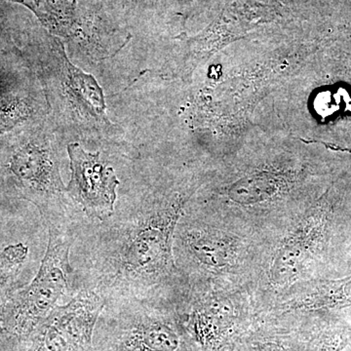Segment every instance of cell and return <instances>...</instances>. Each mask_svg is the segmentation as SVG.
I'll list each match as a JSON object with an SVG mask.
<instances>
[{"label": "cell", "mask_w": 351, "mask_h": 351, "mask_svg": "<svg viewBox=\"0 0 351 351\" xmlns=\"http://www.w3.org/2000/svg\"><path fill=\"white\" fill-rule=\"evenodd\" d=\"M317 143L254 127L239 151L205 179L208 200L234 216L260 217L306 209L326 189Z\"/></svg>", "instance_id": "6da1fadb"}, {"label": "cell", "mask_w": 351, "mask_h": 351, "mask_svg": "<svg viewBox=\"0 0 351 351\" xmlns=\"http://www.w3.org/2000/svg\"><path fill=\"white\" fill-rule=\"evenodd\" d=\"M205 177L188 176L152 191L135 211L113 223L93 254V288L110 301L141 300L179 274L175 233Z\"/></svg>", "instance_id": "7a4b0ae2"}, {"label": "cell", "mask_w": 351, "mask_h": 351, "mask_svg": "<svg viewBox=\"0 0 351 351\" xmlns=\"http://www.w3.org/2000/svg\"><path fill=\"white\" fill-rule=\"evenodd\" d=\"M304 46L225 47L201 64L204 80L191 98V126L205 136L208 160L233 156L254 128L258 106L311 55ZM197 66V68H198Z\"/></svg>", "instance_id": "3957f363"}, {"label": "cell", "mask_w": 351, "mask_h": 351, "mask_svg": "<svg viewBox=\"0 0 351 351\" xmlns=\"http://www.w3.org/2000/svg\"><path fill=\"white\" fill-rule=\"evenodd\" d=\"M101 313L94 351H198L179 307L152 300H122Z\"/></svg>", "instance_id": "277c9868"}, {"label": "cell", "mask_w": 351, "mask_h": 351, "mask_svg": "<svg viewBox=\"0 0 351 351\" xmlns=\"http://www.w3.org/2000/svg\"><path fill=\"white\" fill-rule=\"evenodd\" d=\"M255 247L246 234L233 226L182 217L174 239L179 272L207 280V289H228L244 276L255 258Z\"/></svg>", "instance_id": "5b68a950"}, {"label": "cell", "mask_w": 351, "mask_h": 351, "mask_svg": "<svg viewBox=\"0 0 351 351\" xmlns=\"http://www.w3.org/2000/svg\"><path fill=\"white\" fill-rule=\"evenodd\" d=\"M341 200L338 182H332L317 199L297 215L267 265L265 278L270 290L284 293L304 281L307 272L329 248Z\"/></svg>", "instance_id": "8992f818"}, {"label": "cell", "mask_w": 351, "mask_h": 351, "mask_svg": "<svg viewBox=\"0 0 351 351\" xmlns=\"http://www.w3.org/2000/svg\"><path fill=\"white\" fill-rule=\"evenodd\" d=\"M47 249L36 277L29 285L0 300L5 335L24 341L46 319L69 289L73 274L69 263L71 239L59 226L48 223Z\"/></svg>", "instance_id": "52a82bcc"}, {"label": "cell", "mask_w": 351, "mask_h": 351, "mask_svg": "<svg viewBox=\"0 0 351 351\" xmlns=\"http://www.w3.org/2000/svg\"><path fill=\"white\" fill-rule=\"evenodd\" d=\"M182 322L198 351H235L255 322L256 309L230 289L210 288L180 308Z\"/></svg>", "instance_id": "ba28073f"}, {"label": "cell", "mask_w": 351, "mask_h": 351, "mask_svg": "<svg viewBox=\"0 0 351 351\" xmlns=\"http://www.w3.org/2000/svg\"><path fill=\"white\" fill-rule=\"evenodd\" d=\"M107 302L89 288L57 306L25 339L24 351H94L97 323Z\"/></svg>", "instance_id": "9c48e42d"}, {"label": "cell", "mask_w": 351, "mask_h": 351, "mask_svg": "<svg viewBox=\"0 0 351 351\" xmlns=\"http://www.w3.org/2000/svg\"><path fill=\"white\" fill-rule=\"evenodd\" d=\"M6 170L21 195L49 221L53 205L66 193L56 147L50 138L32 140L16 149L7 160Z\"/></svg>", "instance_id": "30bf717a"}, {"label": "cell", "mask_w": 351, "mask_h": 351, "mask_svg": "<svg viewBox=\"0 0 351 351\" xmlns=\"http://www.w3.org/2000/svg\"><path fill=\"white\" fill-rule=\"evenodd\" d=\"M71 176L66 193L88 218L105 221L114 214L119 180L101 152H88L77 143L68 145Z\"/></svg>", "instance_id": "8fae6325"}, {"label": "cell", "mask_w": 351, "mask_h": 351, "mask_svg": "<svg viewBox=\"0 0 351 351\" xmlns=\"http://www.w3.org/2000/svg\"><path fill=\"white\" fill-rule=\"evenodd\" d=\"M262 317L330 313L351 307V276L300 282L283 293Z\"/></svg>", "instance_id": "7c38bea8"}, {"label": "cell", "mask_w": 351, "mask_h": 351, "mask_svg": "<svg viewBox=\"0 0 351 351\" xmlns=\"http://www.w3.org/2000/svg\"><path fill=\"white\" fill-rule=\"evenodd\" d=\"M61 44L58 43L57 60L63 76L64 91L71 105L77 108L78 112L84 113L88 120L95 125L110 130L114 128L106 113L105 96L103 90L94 76L83 73L66 57Z\"/></svg>", "instance_id": "4fadbf2b"}, {"label": "cell", "mask_w": 351, "mask_h": 351, "mask_svg": "<svg viewBox=\"0 0 351 351\" xmlns=\"http://www.w3.org/2000/svg\"><path fill=\"white\" fill-rule=\"evenodd\" d=\"M302 326L299 314L258 317L242 337L237 351H302Z\"/></svg>", "instance_id": "5bb4252c"}, {"label": "cell", "mask_w": 351, "mask_h": 351, "mask_svg": "<svg viewBox=\"0 0 351 351\" xmlns=\"http://www.w3.org/2000/svg\"><path fill=\"white\" fill-rule=\"evenodd\" d=\"M302 326V351H343L351 341V326L332 316L300 314Z\"/></svg>", "instance_id": "9a60e30c"}, {"label": "cell", "mask_w": 351, "mask_h": 351, "mask_svg": "<svg viewBox=\"0 0 351 351\" xmlns=\"http://www.w3.org/2000/svg\"><path fill=\"white\" fill-rule=\"evenodd\" d=\"M23 4L36 14L44 27L56 36L71 38L80 31L76 0H8Z\"/></svg>", "instance_id": "2e32d148"}, {"label": "cell", "mask_w": 351, "mask_h": 351, "mask_svg": "<svg viewBox=\"0 0 351 351\" xmlns=\"http://www.w3.org/2000/svg\"><path fill=\"white\" fill-rule=\"evenodd\" d=\"M29 255L25 244L9 245L0 252V294L15 278Z\"/></svg>", "instance_id": "e0dca14e"}, {"label": "cell", "mask_w": 351, "mask_h": 351, "mask_svg": "<svg viewBox=\"0 0 351 351\" xmlns=\"http://www.w3.org/2000/svg\"><path fill=\"white\" fill-rule=\"evenodd\" d=\"M29 113V106L20 99L2 101L0 104V131L7 130L23 121Z\"/></svg>", "instance_id": "ac0fdd59"}, {"label": "cell", "mask_w": 351, "mask_h": 351, "mask_svg": "<svg viewBox=\"0 0 351 351\" xmlns=\"http://www.w3.org/2000/svg\"><path fill=\"white\" fill-rule=\"evenodd\" d=\"M4 336H5V329H4L3 313H2V306L1 302H0V339L3 338Z\"/></svg>", "instance_id": "d6986e66"}, {"label": "cell", "mask_w": 351, "mask_h": 351, "mask_svg": "<svg viewBox=\"0 0 351 351\" xmlns=\"http://www.w3.org/2000/svg\"><path fill=\"white\" fill-rule=\"evenodd\" d=\"M348 348H350V351H351V341H350V346H348Z\"/></svg>", "instance_id": "ffe728a7"}, {"label": "cell", "mask_w": 351, "mask_h": 351, "mask_svg": "<svg viewBox=\"0 0 351 351\" xmlns=\"http://www.w3.org/2000/svg\"><path fill=\"white\" fill-rule=\"evenodd\" d=\"M235 351H237V350H235Z\"/></svg>", "instance_id": "44dd1931"}]
</instances>
